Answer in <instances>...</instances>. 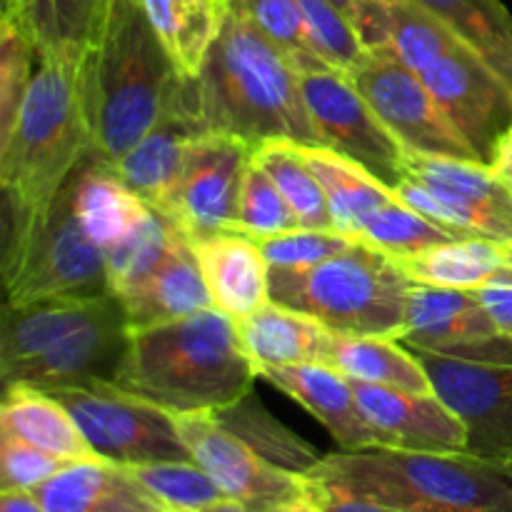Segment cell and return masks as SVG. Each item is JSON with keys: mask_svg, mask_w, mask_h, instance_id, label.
Segmentation results:
<instances>
[{"mask_svg": "<svg viewBox=\"0 0 512 512\" xmlns=\"http://www.w3.org/2000/svg\"><path fill=\"white\" fill-rule=\"evenodd\" d=\"M400 340L415 353L475 363H512V340L495 328L475 290L415 283Z\"/></svg>", "mask_w": 512, "mask_h": 512, "instance_id": "7c38bea8", "label": "cell"}, {"mask_svg": "<svg viewBox=\"0 0 512 512\" xmlns=\"http://www.w3.org/2000/svg\"><path fill=\"white\" fill-rule=\"evenodd\" d=\"M178 103L198 133L233 135L250 148L268 138L318 145L293 63L240 0H225L223 28Z\"/></svg>", "mask_w": 512, "mask_h": 512, "instance_id": "6da1fadb", "label": "cell"}, {"mask_svg": "<svg viewBox=\"0 0 512 512\" xmlns=\"http://www.w3.org/2000/svg\"><path fill=\"white\" fill-rule=\"evenodd\" d=\"M118 300L123 305L130 330L153 328V325L215 308L198 260H195L193 245L183 233L175 238L158 268L145 275L138 285L120 293Z\"/></svg>", "mask_w": 512, "mask_h": 512, "instance_id": "ffe728a7", "label": "cell"}, {"mask_svg": "<svg viewBox=\"0 0 512 512\" xmlns=\"http://www.w3.org/2000/svg\"><path fill=\"white\" fill-rule=\"evenodd\" d=\"M238 323L240 340L245 353L250 355L258 368H275V365H300V363H325L333 348L335 330L315 320L313 315L268 300L263 308Z\"/></svg>", "mask_w": 512, "mask_h": 512, "instance_id": "d4e9b609", "label": "cell"}, {"mask_svg": "<svg viewBox=\"0 0 512 512\" xmlns=\"http://www.w3.org/2000/svg\"><path fill=\"white\" fill-rule=\"evenodd\" d=\"M253 160L270 175L290 208L300 218L303 228L313 230H335L333 215H330L328 195L323 185L315 178L310 165L300 155L298 143L288 138H268L253 145Z\"/></svg>", "mask_w": 512, "mask_h": 512, "instance_id": "e575fe53", "label": "cell"}, {"mask_svg": "<svg viewBox=\"0 0 512 512\" xmlns=\"http://www.w3.org/2000/svg\"><path fill=\"white\" fill-rule=\"evenodd\" d=\"M190 458L213 478L220 493L255 512H275L308 495V478L260 458L213 413L175 415Z\"/></svg>", "mask_w": 512, "mask_h": 512, "instance_id": "8fae6325", "label": "cell"}, {"mask_svg": "<svg viewBox=\"0 0 512 512\" xmlns=\"http://www.w3.org/2000/svg\"><path fill=\"white\" fill-rule=\"evenodd\" d=\"M358 240L398 263V260L413 258V255L425 253V250L435 248L440 243L463 238H458L448 228L433 223L430 218L420 215L418 210L405 205L400 198H395L393 203L378 208L365 220Z\"/></svg>", "mask_w": 512, "mask_h": 512, "instance_id": "d590c367", "label": "cell"}, {"mask_svg": "<svg viewBox=\"0 0 512 512\" xmlns=\"http://www.w3.org/2000/svg\"><path fill=\"white\" fill-rule=\"evenodd\" d=\"M300 155L328 195L330 215L335 230L358 240L365 220L383 205L393 203L398 195L390 185L375 178L365 165L355 163L348 155H340L323 145H300Z\"/></svg>", "mask_w": 512, "mask_h": 512, "instance_id": "f1b7e54d", "label": "cell"}, {"mask_svg": "<svg viewBox=\"0 0 512 512\" xmlns=\"http://www.w3.org/2000/svg\"><path fill=\"white\" fill-rule=\"evenodd\" d=\"M403 168L455 215L470 238L512 243V193L488 163L405 150Z\"/></svg>", "mask_w": 512, "mask_h": 512, "instance_id": "2e32d148", "label": "cell"}, {"mask_svg": "<svg viewBox=\"0 0 512 512\" xmlns=\"http://www.w3.org/2000/svg\"><path fill=\"white\" fill-rule=\"evenodd\" d=\"M512 90V13L503 0H413Z\"/></svg>", "mask_w": 512, "mask_h": 512, "instance_id": "d6a6232c", "label": "cell"}, {"mask_svg": "<svg viewBox=\"0 0 512 512\" xmlns=\"http://www.w3.org/2000/svg\"><path fill=\"white\" fill-rule=\"evenodd\" d=\"M433 393L468 428V453L493 460L512 450V363L418 353Z\"/></svg>", "mask_w": 512, "mask_h": 512, "instance_id": "5bb4252c", "label": "cell"}, {"mask_svg": "<svg viewBox=\"0 0 512 512\" xmlns=\"http://www.w3.org/2000/svg\"><path fill=\"white\" fill-rule=\"evenodd\" d=\"M258 368L235 318L208 308L153 328L130 330L115 385L173 415L215 413L253 390Z\"/></svg>", "mask_w": 512, "mask_h": 512, "instance_id": "3957f363", "label": "cell"}, {"mask_svg": "<svg viewBox=\"0 0 512 512\" xmlns=\"http://www.w3.org/2000/svg\"><path fill=\"white\" fill-rule=\"evenodd\" d=\"M303 228L300 218L278 185L270 180V175L250 158L248 168L240 183L238 203H235V220L230 233H243L248 238H273V235L293 233Z\"/></svg>", "mask_w": 512, "mask_h": 512, "instance_id": "74e56055", "label": "cell"}, {"mask_svg": "<svg viewBox=\"0 0 512 512\" xmlns=\"http://www.w3.org/2000/svg\"><path fill=\"white\" fill-rule=\"evenodd\" d=\"M215 418L223 428H228L230 433L238 435L248 448H253L260 458H265L268 463L278 465V468L290 470V473L308 475L315 465L323 460V455L313 448L310 443H305L300 435H295L293 430L285 428L280 420H275L263 405L258 403V398L250 390L248 395H243L235 403L225 405V408L215 410Z\"/></svg>", "mask_w": 512, "mask_h": 512, "instance_id": "836d02e7", "label": "cell"}, {"mask_svg": "<svg viewBox=\"0 0 512 512\" xmlns=\"http://www.w3.org/2000/svg\"><path fill=\"white\" fill-rule=\"evenodd\" d=\"M190 245L215 308L240 320L268 303L270 263L253 238L243 233H218Z\"/></svg>", "mask_w": 512, "mask_h": 512, "instance_id": "44dd1931", "label": "cell"}, {"mask_svg": "<svg viewBox=\"0 0 512 512\" xmlns=\"http://www.w3.org/2000/svg\"><path fill=\"white\" fill-rule=\"evenodd\" d=\"M330 3H333L335 8H338L340 13L350 20V25H353V20H355V15H358V8L363 0H330Z\"/></svg>", "mask_w": 512, "mask_h": 512, "instance_id": "681fc988", "label": "cell"}, {"mask_svg": "<svg viewBox=\"0 0 512 512\" xmlns=\"http://www.w3.org/2000/svg\"><path fill=\"white\" fill-rule=\"evenodd\" d=\"M0 512H48L33 490H0Z\"/></svg>", "mask_w": 512, "mask_h": 512, "instance_id": "bcb514c9", "label": "cell"}, {"mask_svg": "<svg viewBox=\"0 0 512 512\" xmlns=\"http://www.w3.org/2000/svg\"><path fill=\"white\" fill-rule=\"evenodd\" d=\"M68 193L78 223L103 250L113 248L153 213V208L120 178L115 165L98 153L75 170L68 180Z\"/></svg>", "mask_w": 512, "mask_h": 512, "instance_id": "cb8c5ba5", "label": "cell"}, {"mask_svg": "<svg viewBox=\"0 0 512 512\" xmlns=\"http://www.w3.org/2000/svg\"><path fill=\"white\" fill-rule=\"evenodd\" d=\"M365 420L383 448L468 453V428L435 393L385 388L350 380Z\"/></svg>", "mask_w": 512, "mask_h": 512, "instance_id": "ac0fdd59", "label": "cell"}, {"mask_svg": "<svg viewBox=\"0 0 512 512\" xmlns=\"http://www.w3.org/2000/svg\"><path fill=\"white\" fill-rule=\"evenodd\" d=\"M250 158L253 148L233 135H193L178 188L168 210L160 215H165L190 243L208 235L230 233Z\"/></svg>", "mask_w": 512, "mask_h": 512, "instance_id": "4fadbf2b", "label": "cell"}, {"mask_svg": "<svg viewBox=\"0 0 512 512\" xmlns=\"http://www.w3.org/2000/svg\"><path fill=\"white\" fill-rule=\"evenodd\" d=\"M68 465L73 463L0 430V490H38Z\"/></svg>", "mask_w": 512, "mask_h": 512, "instance_id": "60d3db41", "label": "cell"}, {"mask_svg": "<svg viewBox=\"0 0 512 512\" xmlns=\"http://www.w3.org/2000/svg\"><path fill=\"white\" fill-rule=\"evenodd\" d=\"M95 153L118 163L178 108L183 78L160 45L140 0H108L98 38L83 60Z\"/></svg>", "mask_w": 512, "mask_h": 512, "instance_id": "7a4b0ae2", "label": "cell"}, {"mask_svg": "<svg viewBox=\"0 0 512 512\" xmlns=\"http://www.w3.org/2000/svg\"><path fill=\"white\" fill-rule=\"evenodd\" d=\"M130 343V328L123 305H115L98 320L75 330L38 358L0 370L3 385L53 390L88 388L95 383H115L120 363Z\"/></svg>", "mask_w": 512, "mask_h": 512, "instance_id": "e0dca14e", "label": "cell"}, {"mask_svg": "<svg viewBox=\"0 0 512 512\" xmlns=\"http://www.w3.org/2000/svg\"><path fill=\"white\" fill-rule=\"evenodd\" d=\"M475 293L493 318L495 328L512 340V270L495 278L493 283L478 288Z\"/></svg>", "mask_w": 512, "mask_h": 512, "instance_id": "f6af8a7d", "label": "cell"}, {"mask_svg": "<svg viewBox=\"0 0 512 512\" xmlns=\"http://www.w3.org/2000/svg\"><path fill=\"white\" fill-rule=\"evenodd\" d=\"M0 430L13 433L70 463L100 460L63 403L45 390L3 385Z\"/></svg>", "mask_w": 512, "mask_h": 512, "instance_id": "83f0119b", "label": "cell"}, {"mask_svg": "<svg viewBox=\"0 0 512 512\" xmlns=\"http://www.w3.org/2000/svg\"><path fill=\"white\" fill-rule=\"evenodd\" d=\"M325 365L343 373L348 380L433 393V383L418 353L410 350L400 338H390V335L335 333Z\"/></svg>", "mask_w": 512, "mask_h": 512, "instance_id": "f546056e", "label": "cell"}, {"mask_svg": "<svg viewBox=\"0 0 512 512\" xmlns=\"http://www.w3.org/2000/svg\"><path fill=\"white\" fill-rule=\"evenodd\" d=\"M295 73L318 145L348 155L395 188L405 178V148L375 115L353 80L325 60L300 65Z\"/></svg>", "mask_w": 512, "mask_h": 512, "instance_id": "9c48e42d", "label": "cell"}, {"mask_svg": "<svg viewBox=\"0 0 512 512\" xmlns=\"http://www.w3.org/2000/svg\"><path fill=\"white\" fill-rule=\"evenodd\" d=\"M198 512H255V510H250L248 505L238 503V500L220 498V500H215V503L205 505V508L198 510Z\"/></svg>", "mask_w": 512, "mask_h": 512, "instance_id": "7dc6e473", "label": "cell"}, {"mask_svg": "<svg viewBox=\"0 0 512 512\" xmlns=\"http://www.w3.org/2000/svg\"><path fill=\"white\" fill-rule=\"evenodd\" d=\"M108 0H3L8 15L30 38L38 58L83 60L98 38Z\"/></svg>", "mask_w": 512, "mask_h": 512, "instance_id": "4316f807", "label": "cell"}, {"mask_svg": "<svg viewBox=\"0 0 512 512\" xmlns=\"http://www.w3.org/2000/svg\"><path fill=\"white\" fill-rule=\"evenodd\" d=\"M258 378L308 410L328 430L340 450L383 448L380 435L360 410L350 380L330 365H275V368H260Z\"/></svg>", "mask_w": 512, "mask_h": 512, "instance_id": "d6986e66", "label": "cell"}, {"mask_svg": "<svg viewBox=\"0 0 512 512\" xmlns=\"http://www.w3.org/2000/svg\"><path fill=\"white\" fill-rule=\"evenodd\" d=\"M193 135H198V130L178 103L173 113L165 115L135 148L113 163L115 170L150 208L165 213L183 175Z\"/></svg>", "mask_w": 512, "mask_h": 512, "instance_id": "484cf974", "label": "cell"}, {"mask_svg": "<svg viewBox=\"0 0 512 512\" xmlns=\"http://www.w3.org/2000/svg\"><path fill=\"white\" fill-rule=\"evenodd\" d=\"M3 285L10 308L45 298L113 295L105 250L75 218L68 185L43 220L5 208Z\"/></svg>", "mask_w": 512, "mask_h": 512, "instance_id": "52a82bcc", "label": "cell"}, {"mask_svg": "<svg viewBox=\"0 0 512 512\" xmlns=\"http://www.w3.org/2000/svg\"><path fill=\"white\" fill-rule=\"evenodd\" d=\"M50 395L68 408L100 460L125 468L193 460L188 445L180 438L173 413L118 388L115 383L63 388Z\"/></svg>", "mask_w": 512, "mask_h": 512, "instance_id": "ba28073f", "label": "cell"}, {"mask_svg": "<svg viewBox=\"0 0 512 512\" xmlns=\"http://www.w3.org/2000/svg\"><path fill=\"white\" fill-rule=\"evenodd\" d=\"M38 50L28 35L0 13V140L13 130L18 110L33 80Z\"/></svg>", "mask_w": 512, "mask_h": 512, "instance_id": "ab89813d", "label": "cell"}, {"mask_svg": "<svg viewBox=\"0 0 512 512\" xmlns=\"http://www.w3.org/2000/svg\"><path fill=\"white\" fill-rule=\"evenodd\" d=\"M160 45L183 80H193L225 18V0H140Z\"/></svg>", "mask_w": 512, "mask_h": 512, "instance_id": "4dcf8cb0", "label": "cell"}, {"mask_svg": "<svg viewBox=\"0 0 512 512\" xmlns=\"http://www.w3.org/2000/svg\"><path fill=\"white\" fill-rule=\"evenodd\" d=\"M508 133H512V123H510V130H508Z\"/></svg>", "mask_w": 512, "mask_h": 512, "instance_id": "816d5d0a", "label": "cell"}, {"mask_svg": "<svg viewBox=\"0 0 512 512\" xmlns=\"http://www.w3.org/2000/svg\"><path fill=\"white\" fill-rule=\"evenodd\" d=\"M118 305V295L103 298H45L38 303L5 305L0 330V370L38 358L75 330L85 328Z\"/></svg>", "mask_w": 512, "mask_h": 512, "instance_id": "603a6c76", "label": "cell"}, {"mask_svg": "<svg viewBox=\"0 0 512 512\" xmlns=\"http://www.w3.org/2000/svg\"><path fill=\"white\" fill-rule=\"evenodd\" d=\"M413 285L393 258L360 240L308 268H270V300L348 335L400 338Z\"/></svg>", "mask_w": 512, "mask_h": 512, "instance_id": "8992f818", "label": "cell"}, {"mask_svg": "<svg viewBox=\"0 0 512 512\" xmlns=\"http://www.w3.org/2000/svg\"><path fill=\"white\" fill-rule=\"evenodd\" d=\"M490 463H495V468H498L500 473H503L505 478L510 480V485H512V450H510V453L500 455V458H493V460H490Z\"/></svg>", "mask_w": 512, "mask_h": 512, "instance_id": "f907efd6", "label": "cell"}, {"mask_svg": "<svg viewBox=\"0 0 512 512\" xmlns=\"http://www.w3.org/2000/svg\"><path fill=\"white\" fill-rule=\"evenodd\" d=\"M180 230L170 223L158 210L148 215L140 225H135L123 240L105 250V263H108V283L113 295L125 293L148 273H153L160 260L168 255L170 245Z\"/></svg>", "mask_w": 512, "mask_h": 512, "instance_id": "8d00e7d4", "label": "cell"}, {"mask_svg": "<svg viewBox=\"0 0 512 512\" xmlns=\"http://www.w3.org/2000/svg\"><path fill=\"white\" fill-rule=\"evenodd\" d=\"M33 493L48 512H170L125 465L108 460L68 465Z\"/></svg>", "mask_w": 512, "mask_h": 512, "instance_id": "7402d4cb", "label": "cell"}, {"mask_svg": "<svg viewBox=\"0 0 512 512\" xmlns=\"http://www.w3.org/2000/svg\"><path fill=\"white\" fill-rule=\"evenodd\" d=\"M240 5L285 50L293 68L300 60L320 58L313 50V45H310L303 15H300L295 0H240Z\"/></svg>", "mask_w": 512, "mask_h": 512, "instance_id": "7bdbcfd3", "label": "cell"}, {"mask_svg": "<svg viewBox=\"0 0 512 512\" xmlns=\"http://www.w3.org/2000/svg\"><path fill=\"white\" fill-rule=\"evenodd\" d=\"M308 475L335 480L398 512H512V485L470 453L368 448L323 455Z\"/></svg>", "mask_w": 512, "mask_h": 512, "instance_id": "5b68a950", "label": "cell"}, {"mask_svg": "<svg viewBox=\"0 0 512 512\" xmlns=\"http://www.w3.org/2000/svg\"><path fill=\"white\" fill-rule=\"evenodd\" d=\"M83 60L38 58L13 130L0 140L5 205L28 218H48L75 170L95 153Z\"/></svg>", "mask_w": 512, "mask_h": 512, "instance_id": "277c9868", "label": "cell"}, {"mask_svg": "<svg viewBox=\"0 0 512 512\" xmlns=\"http://www.w3.org/2000/svg\"><path fill=\"white\" fill-rule=\"evenodd\" d=\"M255 243L268 258L270 268H308L330 255L348 250L355 238L338 233V230L300 228L293 233L273 235V238H258Z\"/></svg>", "mask_w": 512, "mask_h": 512, "instance_id": "b9f144b4", "label": "cell"}, {"mask_svg": "<svg viewBox=\"0 0 512 512\" xmlns=\"http://www.w3.org/2000/svg\"><path fill=\"white\" fill-rule=\"evenodd\" d=\"M415 283L478 290L512 270V243L490 238L448 240L413 258L398 260Z\"/></svg>", "mask_w": 512, "mask_h": 512, "instance_id": "1f68e13d", "label": "cell"}, {"mask_svg": "<svg viewBox=\"0 0 512 512\" xmlns=\"http://www.w3.org/2000/svg\"><path fill=\"white\" fill-rule=\"evenodd\" d=\"M420 78L468 138L478 158L490 165L512 123V90L500 75L460 43L428 65Z\"/></svg>", "mask_w": 512, "mask_h": 512, "instance_id": "9a60e30c", "label": "cell"}, {"mask_svg": "<svg viewBox=\"0 0 512 512\" xmlns=\"http://www.w3.org/2000/svg\"><path fill=\"white\" fill-rule=\"evenodd\" d=\"M128 470L170 512H198L205 505L225 498L213 478L195 460L130 465Z\"/></svg>", "mask_w": 512, "mask_h": 512, "instance_id": "f35d334b", "label": "cell"}, {"mask_svg": "<svg viewBox=\"0 0 512 512\" xmlns=\"http://www.w3.org/2000/svg\"><path fill=\"white\" fill-rule=\"evenodd\" d=\"M348 78L405 150L443 155V158L480 160L423 78L408 65L368 53V58Z\"/></svg>", "mask_w": 512, "mask_h": 512, "instance_id": "30bf717a", "label": "cell"}, {"mask_svg": "<svg viewBox=\"0 0 512 512\" xmlns=\"http://www.w3.org/2000/svg\"><path fill=\"white\" fill-rule=\"evenodd\" d=\"M308 478V495L320 512H398L383 503H375L368 495H360L335 480L305 475Z\"/></svg>", "mask_w": 512, "mask_h": 512, "instance_id": "ee69618b", "label": "cell"}, {"mask_svg": "<svg viewBox=\"0 0 512 512\" xmlns=\"http://www.w3.org/2000/svg\"><path fill=\"white\" fill-rule=\"evenodd\" d=\"M275 512H320V510H318V505L310 500V495H303V498L293 500V503L283 505V508L275 510Z\"/></svg>", "mask_w": 512, "mask_h": 512, "instance_id": "c3c4849f", "label": "cell"}]
</instances>
